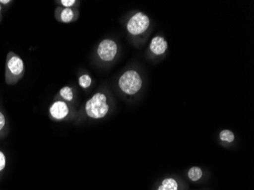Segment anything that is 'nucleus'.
Instances as JSON below:
<instances>
[{
    "label": "nucleus",
    "mask_w": 254,
    "mask_h": 190,
    "mask_svg": "<svg viewBox=\"0 0 254 190\" xmlns=\"http://www.w3.org/2000/svg\"><path fill=\"white\" fill-rule=\"evenodd\" d=\"M25 66L22 59L15 53L10 51L5 61V79L8 85H15L23 78Z\"/></svg>",
    "instance_id": "1"
},
{
    "label": "nucleus",
    "mask_w": 254,
    "mask_h": 190,
    "mask_svg": "<svg viewBox=\"0 0 254 190\" xmlns=\"http://www.w3.org/2000/svg\"><path fill=\"white\" fill-rule=\"evenodd\" d=\"M109 110L110 105L108 104L106 95L102 93H97L85 104V114L89 118L94 120L106 117Z\"/></svg>",
    "instance_id": "2"
},
{
    "label": "nucleus",
    "mask_w": 254,
    "mask_h": 190,
    "mask_svg": "<svg viewBox=\"0 0 254 190\" xmlns=\"http://www.w3.org/2000/svg\"><path fill=\"white\" fill-rule=\"evenodd\" d=\"M142 81L140 75L134 70L124 72L119 79V87L125 94L132 95L142 88Z\"/></svg>",
    "instance_id": "3"
},
{
    "label": "nucleus",
    "mask_w": 254,
    "mask_h": 190,
    "mask_svg": "<svg viewBox=\"0 0 254 190\" xmlns=\"http://www.w3.org/2000/svg\"><path fill=\"white\" fill-rule=\"evenodd\" d=\"M50 118L56 122L71 121L75 117V111L65 101L59 100L51 104L49 108Z\"/></svg>",
    "instance_id": "4"
},
{
    "label": "nucleus",
    "mask_w": 254,
    "mask_h": 190,
    "mask_svg": "<svg viewBox=\"0 0 254 190\" xmlns=\"http://www.w3.org/2000/svg\"><path fill=\"white\" fill-rule=\"evenodd\" d=\"M149 25L150 20L148 17L145 14L138 12L132 15L127 23V31L132 35H138L145 32Z\"/></svg>",
    "instance_id": "5"
},
{
    "label": "nucleus",
    "mask_w": 254,
    "mask_h": 190,
    "mask_svg": "<svg viewBox=\"0 0 254 190\" xmlns=\"http://www.w3.org/2000/svg\"><path fill=\"white\" fill-rule=\"evenodd\" d=\"M118 54V45L113 40L106 39L100 43L98 54L100 58L105 62H111Z\"/></svg>",
    "instance_id": "6"
},
{
    "label": "nucleus",
    "mask_w": 254,
    "mask_h": 190,
    "mask_svg": "<svg viewBox=\"0 0 254 190\" xmlns=\"http://www.w3.org/2000/svg\"><path fill=\"white\" fill-rule=\"evenodd\" d=\"M55 16L60 22L70 23L75 20V13L72 8L58 7L56 9Z\"/></svg>",
    "instance_id": "7"
},
{
    "label": "nucleus",
    "mask_w": 254,
    "mask_h": 190,
    "mask_svg": "<svg viewBox=\"0 0 254 190\" xmlns=\"http://www.w3.org/2000/svg\"><path fill=\"white\" fill-rule=\"evenodd\" d=\"M168 49V43L161 37H155L150 44V50L156 55L165 54Z\"/></svg>",
    "instance_id": "8"
},
{
    "label": "nucleus",
    "mask_w": 254,
    "mask_h": 190,
    "mask_svg": "<svg viewBox=\"0 0 254 190\" xmlns=\"http://www.w3.org/2000/svg\"><path fill=\"white\" fill-rule=\"evenodd\" d=\"M157 190H178V182L173 178H167L162 181Z\"/></svg>",
    "instance_id": "9"
},
{
    "label": "nucleus",
    "mask_w": 254,
    "mask_h": 190,
    "mask_svg": "<svg viewBox=\"0 0 254 190\" xmlns=\"http://www.w3.org/2000/svg\"><path fill=\"white\" fill-rule=\"evenodd\" d=\"M59 94L62 101L67 103L71 102L74 98L73 90L70 87L65 86L61 88Z\"/></svg>",
    "instance_id": "10"
},
{
    "label": "nucleus",
    "mask_w": 254,
    "mask_h": 190,
    "mask_svg": "<svg viewBox=\"0 0 254 190\" xmlns=\"http://www.w3.org/2000/svg\"><path fill=\"white\" fill-rule=\"evenodd\" d=\"M8 131L6 117L4 113L0 110V139L6 136Z\"/></svg>",
    "instance_id": "11"
},
{
    "label": "nucleus",
    "mask_w": 254,
    "mask_h": 190,
    "mask_svg": "<svg viewBox=\"0 0 254 190\" xmlns=\"http://www.w3.org/2000/svg\"><path fill=\"white\" fill-rule=\"evenodd\" d=\"M188 177L193 182L198 181L202 177V170L198 168V167H192V168L190 169L189 172H188Z\"/></svg>",
    "instance_id": "12"
},
{
    "label": "nucleus",
    "mask_w": 254,
    "mask_h": 190,
    "mask_svg": "<svg viewBox=\"0 0 254 190\" xmlns=\"http://www.w3.org/2000/svg\"><path fill=\"white\" fill-rule=\"evenodd\" d=\"M219 138L222 141H227L228 143H231L235 140V135L231 130L225 129L222 130L219 135Z\"/></svg>",
    "instance_id": "13"
},
{
    "label": "nucleus",
    "mask_w": 254,
    "mask_h": 190,
    "mask_svg": "<svg viewBox=\"0 0 254 190\" xmlns=\"http://www.w3.org/2000/svg\"><path fill=\"white\" fill-rule=\"evenodd\" d=\"M6 156H5V153L2 150H0V181L2 179L4 171H5V168H6Z\"/></svg>",
    "instance_id": "14"
},
{
    "label": "nucleus",
    "mask_w": 254,
    "mask_h": 190,
    "mask_svg": "<svg viewBox=\"0 0 254 190\" xmlns=\"http://www.w3.org/2000/svg\"><path fill=\"white\" fill-rule=\"evenodd\" d=\"M78 85L82 88H87L91 85V78L88 75H82L78 78Z\"/></svg>",
    "instance_id": "15"
},
{
    "label": "nucleus",
    "mask_w": 254,
    "mask_h": 190,
    "mask_svg": "<svg viewBox=\"0 0 254 190\" xmlns=\"http://www.w3.org/2000/svg\"><path fill=\"white\" fill-rule=\"evenodd\" d=\"M75 2L76 1L75 0H62L60 3L64 6V8H71L75 5Z\"/></svg>",
    "instance_id": "16"
},
{
    "label": "nucleus",
    "mask_w": 254,
    "mask_h": 190,
    "mask_svg": "<svg viewBox=\"0 0 254 190\" xmlns=\"http://www.w3.org/2000/svg\"><path fill=\"white\" fill-rule=\"evenodd\" d=\"M10 2H11V1H10V0H6V1H5V0H0V5H8Z\"/></svg>",
    "instance_id": "17"
},
{
    "label": "nucleus",
    "mask_w": 254,
    "mask_h": 190,
    "mask_svg": "<svg viewBox=\"0 0 254 190\" xmlns=\"http://www.w3.org/2000/svg\"><path fill=\"white\" fill-rule=\"evenodd\" d=\"M1 12H2V6L0 5V15H1Z\"/></svg>",
    "instance_id": "18"
}]
</instances>
